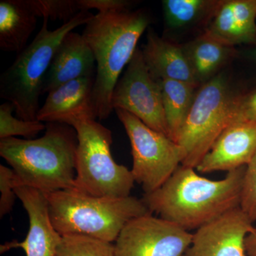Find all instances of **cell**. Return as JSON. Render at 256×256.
<instances>
[{
	"label": "cell",
	"mask_w": 256,
	"mask_h": 256,
	"mask_svg": "<svg viewBox=\"0 0 256 256\" xmlns=\"http://www.w3.org/2000/svg\"><path fill=\"white\" fill-rule=\"evenodd\" d=\"M246 166L227 172L222 180L200 176L180 165L169 180L142 200L152 213L184 230H197L240 207Z\"/></svg>",
	"instance_id": "cell-1"
},
{
	"label": "cell",
	"mask_w": 256,
	"mask_h": 256,
	"mask_svg": "<svg viewBox=\"0 0 256 256\" xmlns=\"http://www.w3.org/2000/svg\"><path fill=\"white\" fill-rule=\"evenodd\" d=\"M77 144L73 127L46 124L41 138L0 140V156L14 171L16 184L48 194L75 188Z\"/></svg>",
	"instance_id": "cell-2"
},
{
	"label": "cell",
	"mask_w": 256,
	"mask_h": 256,
	"mask_svg": "<svg viewBox=\"0 0 256 256\" xmlns=\"http://www.w3.org/2000/svg\"><path fill=\"white\" fill-rule=\"evenodd\" d=\"M151 22L144 10L100 13L86 24L82 36L96 63L92 104L96 117L104 120L114 111L111 98L122 70L137 50V44Z\"/></svg>",
	"instance_id": "cell-3"
},
{
	"label": "cell",
	"mask_w": 256,
	"mask_h": 256,
	"mask_svg": "<svg viewBox=\"0 0 256 256\" xmlns=\"http://www.w3.org/2000/svg\"><path fill=\"white\" fill-rule=\"evenodd\" d=\"M44 194L50 222L60 236L79 234L114 242L130 220L152 214L132 196H95L76 188Z\"/></svg>",
	"instance_id": "cell-4"
},
{
	"label": "cell",
	"mask_w": 256,
	"mask_h": 256,
	"mask_svg": "<svg viewBox=\"0 0 256 256\" xmlns=\"http://www.w3.org/2000/svg\"><path fill=\"white\" fill-rule=\"evenodd\" d=\"M94 15L80 12L54 30L48 28V20L44 18L41 30L32 43L2 74L0 97L13 104L18 118L36 120L44 82L60 42L69 32L86 24Z\"/></svg>",
	"instance_id": "cell-5"
},
{
	"label": "cell",
	"mask_w": 256,
	"mask_h": 256,
	"mask_svg": "<svg viewBox=\"0 0 256 256\" xmlns=\"http://www.w3.org/2000/svg\"><path fill=\"white\" fill-rule=\"evenodd\" d=\"M72 127L78 139L76 190L99 197L130 196L136 182L131 170L112 158L111 130L92 119L78 121Z\"/></svg>",
	"instance_id": "cell-6"
},
{
	"label": "cell",
	"mask_w": 256,
	"mask_h": 256,
	"mask_svg": "<svg viewBox=\"0 0 256 256\" xmlns=\"http://www.w3.org/2000/svg\"><path fill=\"white\" fill-rule=\"evenodd\" d=\"M239 94L224 73L200 86L178 140L184 152L181 165L196 169L220 133L233 122Z\"/></svg>",
	"instance_id": "cell-7"
},
{
	"label": "cell",
	"mask_w": 256,
	"mask_h": 256,
	"mask_svg": "<svg viewBox=\"0 0 256 256\" xmlns=\"http://www.w3.org/2000/svg\"><path fill=\"white\" fill-rule=\"evenodd\" d=\"M114 111L130 142L131 172L134 182L142 186L144 194L152 193L162 186L182 163V148L127 111Z\"/></svg>",
	"instance_id": "cell-8"
},
{
	"label": "cell",
	"mask_w": 256,
	"mask_h": 256,
	"mask_svg": "<svg viewBox=\"0 0 256 256\" xmlns=\"http://www.w3.org/2000/svg\"><path fill=\"white\" fill-rule=\"evenodd\" d=\"M114 110L127 111L151 129L168 136L160 80L153 78L138 48L114 87Z\"/></svg>",
	"instance_id": "cell-9"
},
{
	"label": "cell",
	"mask_w": 256,
	"mask_h": 256,
	"mask_svg": "<svg viewBox=\"0 0 256 256\" xmlns=\"http://www.w3.org/2000/svg\"><path fill=\"white\" fill-rule=\"evenodd\" d=\"M193 234L151 214L130 220L114 244L116 256H183Z\"/></svg>",
	"instance_id": "cell-10"
},
{
	"label": "cell",
	"mask_w": 256,
	"mask_h": 256,
	"mask_svg": "<svg viewBox=\"0 0 256 256\" xmlns=\"http://www.w3.org/2000/svg\"><path fill=\"white\" fill-rule=\"evenodd\" d=\"M254 222L240 208H234L193 233L183 256H246L245 239Z\"/></svg>",
	"instance_id": "cell-11"
},
{
	"label": "cell",
	"mask_w": 256,
	"mask_h": 256,
	"mask_svg": "<svg viewBox=\"0 0 256 256\" xmlns=\"http://www.w3.org/2000/svg\"><path fill=\"white\" fill-rule=\"evenodd\" d=\"M18 198L28 212L30 228L26 238L1 246V254L12 248L23 249L26 256H55L62 236L54 227L44 194L22 185H15Z\"/></svg>",
	"instance_id": "cell-12"
},
{
	"label": "cell",
	"mask_w": 256,
	"mask_h": 256,
	"mask_svg": "<svg viewBox=\"0 0 256 256\" xmlns=\"http://www.w3.org/2000/svg\"><path fill=\"white\" fill-rule=\"evenodd\" d=\"M256 152V124L238 121L220 133L196 170L198 172L232 171L247 166Z\"/></svg>",
	"instance_id": "cell-13"
},
{
	"label": "cell",
	"mask_w": 256,
	"mask_h": 256,
	"mask_svg": "<svg viewBox=\"0 0 256 256\" xmlns=\"http://www.w3.org/2000/svg\"><path fill=\"white\" fill-rule=\"evenodd\" d=\"M95 77L76 79L56 88L47 96L36 120L46 124L73 126L82 120H96L92 104Z\"/></svg>",
	"instance_id": "cell-14"
},
{
	"label": "cell",
	"mask_w": 256,
	"mask_h": 256,
	"mask_svg": "<svg viewBox=\"0 0 256 256\" xmlns=\"http://www.w3.org/2000/svg\"><path fill=\"white\" fill-rule=\"evenodd\" d=\"M204 33L226 46H256V0H222Z\"/></svg>",
	"instance_id": "cell-15"
},
{
	"label": "cell",
	"mask_w": 256,
	"mask_h": 256,
	"mask_svg": "<svg viewBox=\"0 0 256 256\" xmlns=\"http://www.w3.org/2000/svg\"><path fill=\"white\" fill-rule=\"evenodd\" d=\"M96 63L94 54L84 36L70 32L57 48L44 82L42 94L72 80L95 77Z\"/></svg>",
	"instance_id": "cell-16"
},
{
	"label": "cell",
	"mask_w": 256,
	"mask_h": 256,
	"mask_svg": "<svg viewBox=\"0 0 256 256\" xmlns=\"http://www.w3.org/2000/svg\"><path fill=\"white\" fill-rule=\"evenodd\" d=\"M142 52L144 62L153 78L181 80L200 86L182 45L160 37L149 30Z\"/></svg>",
	"instance_id": "cell-17"
},
{
	"label": "cell",
	"mask_w": 256,
	"mask_h": 256,
	"mask_svg": "<svg viewBox=\"0 0 256 256\" xmlns=\"http://www.w3.org/2000/svg\"><path fill=\"white\" fill-rule=\"evenodd\" d=\"M37 18L22 0L0 2V48L18 54L26 48L36 28Z\"/></svg>",
	"instance_id": "cell-18"
},
{
	"label": "cell",
	"mask_w": 256,
	"mask_h": 256,
	"mask_svg": "<svg viewBox=\"0 0 256 256\" xmlns=\"http://www.w3.org/2000/svg\"><path fill=\"white\" fill-rule=\"evenodd\" d=\"M188 62L200 86L216 75V72L236 53L235 47L226 46L204 33L184 45Z\"/></svg>",
	"instance_id": "cell-19"
},
{
	"label": "cell",
	"mask_w": 256,
	"mask_h": 256,
	"mask_svg": "<svg viewBox=\"0 0 256 256\" xmlns=\"http://www.w3.org/2000/svg\"><path fill=\"white\" fill-rule=\"evenodd\" d=\"M168 137L178 143L180 133L200 86L181 80H160Z\"/></svg>",
	"instance_id": "cell-20"
},
{
	"label": "cell",
	"mask_w": 256,
	"mask_h": 256,
	"mask_svg": "<svg viewBox=\"0 0 256 256\" xmlns=\"http://www.w3.org/2000/svg\"><path fill=\"white\" fill-rule=\"evenodd\" d=\"M222 0H164L165 24L172 30H180L198 23L210 21Z\"/></svg>",
	"instance_id": "cell-21"
},
{
	"label": "cell",
	"mask_w": 256,
	"mask_h": 256,
	"mask_svg": "<svg viewBox=\"0 0 256 256\" xmlns=\"http://www.w3.org/2000/svg\"><path fill=\"white\" fill-rule=\"evenodd\" d=\"M55 256H116L114 244L88 236H62Z\"/></svg>",
	"instance_id": "cell-22"
},
{
	"label": "cell",
	"mask_w": 256,
	"mask_h": 256,
	"mask_svg": "<svg viewBox=\"0 0 256 256\" xmlns=\"http://www.w3.org/2000/svg\"><path fill=\"white\" fill-rule=\"evenodd\" d=\"M14 106L5 102L0 106V140L16 138L18 136L26 140L35 139L38 133L46 129V124L37 120H24L14 117Z\"/></svg>",
	"instance_id": "cell-23"
},
{
	"label": "cell",
	"mask_w": 256,
	"mask_h": 256,
	"mask_svg": "<svg viewBox=\"0 0 256 256\" xmlns=\"http://www.w3.org/2000/svg\"><path fill=\"white\" fill-rule=\"evenodd\" d=\"M23 4L38 18L68 22L80 12L78 0H22Z\"/></svg>",
	"instance_id": "cell-24"
},
{
	"label": "cell",
	"mask_w": 256,
	"mask_h": 256,
	"mask_svg": "<svg viewBox=\"0 0 256 256\" xmlns=\"http://www.w3.org/2000/svg\"><path fill=\"white\" fill-rule=\"evenodd\" d=\"M240 207L252 222H256V152L246 168Z\"/></svg>",
	"instance_id": "cell-25"
},
{
	"label": "cell",
	"mask_w": 256,
	"mask_h": 256,
	"mask_svg": "<svg viewBox=\"0 0 256 256\" xmlns=\"http://www.w3.org/2000/svg\"><path fill=\"white\" fill-rule=\"evenodd\" d=\"M16 178L12 168L0 164V217L2 218L12 210L18 198L15 192Z\"/></svg>",
	"instance_id": "cell-26"
},
{
	"label": "cell",
	"mask_w": 256,
	"mask_h": 256,
	"mask_svg": "<svg viewBox=\"0 0 256 256\" xmlns=\"http://www.w3.org/2000/svg\"><path fill=\"white\" fill-rule=\"evenodd\" d=\"M248 121L256 124V90L239 94L234 110L233 122Z\"/></svg>",
	"instance_id": "cell-27"
},
{
	"label": "cell",
	"mask_w": 256,
	"mask_h": 256,
	"mask_svg": "<svg viewBox=\"0 0 256 256\" xmlns=\"http://www.w3.org/2000/svg\"><path fill=\"white\" fill-rule=\"evenodd\" d=\"M82 12L96 10L100 13L130 11L134 2L128 0H78Z\"/></svg>",
	"instance_id": "cell-28"
},
{
	"label": "cell",
	"mask_w": 256,
	"mask_h": 256,
	"mask_svg": "<svg viewBox=\"0 0 256 256\" xmlns=\"http://www.w3.org/2000/svg\"><path fill=\"white\" fill-rule=\"evenodd\" d=\"M246 252L248 256H256V226L245 239Z\"/></svg>",
	"instance_id": "cell-29"
},
{
	"label": "cell",
	"mask_w": 256,
	"mask_h": 256,
	"mask_svg": "<svg viewBox=\"0 0 256 256\" xmlns=\"http://www.w3.org/2000/svg\"><path fill=\"white\" fill-rule=\"evenodd\" d=\"M252 56H254V58H255V60H256V46L255 50H254V52H252Z\"/></svg>",
	"instance_id": "cell-30"
}]
</instances>
